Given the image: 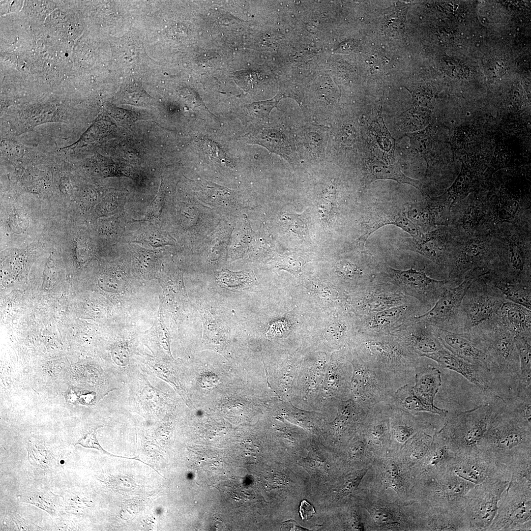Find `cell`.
<instances>
[{
  "label": "cell",
  "instance_id": "52",
  "mask_svg": "<svg viewBox=\"0 0 531 531\" xmlns=\"http://www.w3.org/2000/svg\"><path fill=\"white\" fill-rule=\"evenodd\" d=\"M352 526L353 528L358 531H363L364 528L358 516L354 514L352 518Z\"/></svg>",
  "mask_w": 531,
  "mask_h": 531
},
{
  "label": "cell",
  "instance_id": "30",
  "mask_svg": "<svg viewBox=\"0 0 531 531\" xmlns=\"http://www.w3.org/2000/svg\"><path fill=\"white\" fill-rule=\"evenodd\" d=\"M201 317L204 327L203 347L219 353L223 352L226 348L227 342L223 326L206 310L201 311Z\"/></svg>",
  "mask_w": 531,
  "mask_h": 531
},
{
  "label": "cell",
  "instance_id": "25",
  "mask_svg": "<svg viewBox=\"0 0 531 531\" xmlns=\"http://www.w3.org/2000/svg\"><path fill=\"white\" fill-rule=\"evenodd\" d=\"M249 140L250 143L261 145L289 162L292 163L295 159L296 154L291 142L278 129L265 128L252 134Z\"/></svg>",
  "mask_w": 531,
  "mask_h": 531
},
{
  "label": "cell",
  "instance_id": "11",
  "mask_svg": "<svg viewBox=\"0 0 531 531\" xmlns=\"http://www.w3.org/2000/svg\"><path fill=\"white\" fill-rule=\"evenodd\" d=\"M449 471L475 485L488 481L511 480L508 467L500 465L478 448L455 455Z\"/></svg>",
  "mask_w": 531,
  "mask_h": 531
},
{
  "label": "cell",
  "instance_id": "49",
  "mask_svg": "<svg viewBox=\"0 0 531 531\" xmlns=\"http://www.w3.org/2000/svg\"><path fill=\"white\" fill-rule=\"evenodd\" d=\"M299 512L303 520H308L315 514L314 507L305 500L300 503Z\"/></svg>",
  "mask_w": 531,
  "mask_h": 531
},
{
  "label": "cell",
  "instance_id": "10",
  "mask_svg": "<svg viewBox=\"0 0 531 531\" xmlns=\"http://www.w3.org/2000/svg\"><path fill=\"white\" fill-rule=\"evenodd\" d=\"M475 485L449 471L424 478L420 484V497L424 506L426 507L436 506L463 507L465 496Z\"/></svg>",
  "mask_w": 531,
  "mask_h": 531
},
{
  "label": "cell",
  "instance_id": "31",
  "mask_svg": "<svg viewBox=\"0 0 531 531\" xmlns=\"http://www.w3.org/2000/svg\"><path fill=\"white\" fill-rule=\"evenodd\" d=\"M378 179H393L400 182L408 183L418 189L420 188L418 180L408 177L398 169L382 164H370L367 168L365 177V185Z\"/></svg>",
  "mask_w": 531,
  "mask_h": 531
},
{
  "label": "cell",
  "instance_id": "8",
  "mask_svg": "<svg viewBox=\"0 0 531 531\" xmlns=\"http://www.w3.org/2000/svg\"><path fill=\"white\" fill-rule=\"evenodd\" d=\"M509 481H488L475 485L465 497L464 516L470 531H487L498 511V503Z\"/></svg>",
  "mask_w": 531,
  "mask_h": 531
},
{
  "label": "cell",
  "instance_id": "51",
  "mask_svg": "<svg viewBox=\"0 0 531 531\" xmlns=\"http://www.w3.org/2000/svg\"><path fill=\"white\" fill-rule=\"evenodd\" d=\"M365 448V442L363 440H357L351 446L349 450L350 455L355 457L362 453Z\"/></svg>",
  "mask_w": 531,
  "mask_h": 531
},
{
  "label": "cell",
  "instance_id": "22",
  "mask_svg": "<svg viewBox=\"0 0 531 531\" xmlns=\"http://www.w3.org/2000/svg\"><path fill=\"white\" fill-rule=\"evenodd\" d=\"M419 471L424 478L434 476L449 471L455 454L439 433H435Z\"/></svg>",
  "mask_w": 531,
  "mask_h": 531
},
{
  "label": "cell",
  "instance_id": "46",
  "mask_svg": "<svg viewBox=\"0 0 531 531\" xmlns=\"http://www.w3.org/2000/svg\"><path fill=\"white\" fill-rule=\"evenodd\" d=\"M161 202L160 197H157L153 200L148 207L144 220H148L160 214L162 206Z\"/></svg>",
  "mask_w": 531,
  "mask_h": 531
},
{
  "label": "cell",
  "instance_id": "7",
  "mask_svg": "<svg viewBox=\"0 0 531 531\" xmlns=\"http://www.w3.org/2000/svg\"><path fill=\"white\" fill-rule=\"evenodd\" d=\"M471 330L485 346L501 371L518 377L520 362L515 336L496 315Z\"/></svg>",
  "mask_w": 531,
  "mask_h": 531
},
{
  "label": "cell",
  "instance_id": "38",
  "mask_svg": "<svg viewBox=\"0 0 531 531\" xmlns=\"http://www.w3.org/2000/svg\"><path fill=\"white\" fill-rule=\"evenodd\" d=\"M482 209L477 203L470 206L465 212L463 218V223L466 229H470L477 225L482 216Z\"/></svg>",
  "mask_w": 531,
  "mask_h": 531
},
{
  "label": "cell",
  "instance_id": "50",
  "mask_svg": "<svg viewBox=\"0 0 531 531\" xmlns=\"http://www.w3.org/2000/svg\"><path fill=\"white\" fill-rule=\"evenodd\" d=\"M374 518L382 524H390V521L393 522L391 515L383 508H378L373 513Z\"/></svg>",
  "mask_w": 531,
  "mask_h": 531
},
{
  "label": "cell",
  "instance_id": "23",
  "mask_svg": "<svg viewBox=\"0 0 531 531\" xmlns=\"http://www.w3.org/2000/svg\"><path fill=\"white\" fill-rule=\"evenodd\" d=\"M389 407L391 440L398 443L404 442L413 435L428 427V423L413 413L389 405Z\"/></svg>",
  "mask_w": 531,
  "mask_h": 531
},
{
  "label": "cell",
  "instance_id": "13",
  "mask_svg": "<svg viewBox=\"0 0 531 531\" xmlns=\"http://www.w3.org/2000/svg\"><path fill=\"white\" fill-rule=\"evenodd\" d=\"M395 225L409 234L413 238L422 233L407 217L406 207L393 203H374L369 208L362 224V234L352 244L354 249L363 251L368 237L379 228L386 225Z\"/></svg>",
  "mask_w": 531,
  "mask_h": 531
},
{
  "label": "cell",
  "instance_id": "32",
  "mask_svg": "<svg viewBox=\"0 0 531 531\" xmlns=\"http://www.w3.org/2000/svg\"><path fill=\"white\" fill-rule=\"evenodd\" d=\"M510 481L531 482V447L518 450L512 456L509 464Z\"/></svg>",
  "mask_w": 531,
  "mask_h": 531
},
{
  "label": "cell",
  "instance_id": "41",
  "mask_svg": "<svg viewBox=\"0 0 531 531\" xmlns=\"http://www.w3.org/2000/svg\"><path fill=\"white\" fill-rule=\"evenodd\" d=\"M386 482L395 490H399L403 486L402 480L398 467L395 464L388 466L385 472Z\"/></svg>",
  "mask_w": 531,
  "mask_h": 531
},
{
  "label": "cell",
  "instance_id": "17",
  "mask_svg": "<svg viewBox=\"0 0 531 531\" xmlns=\"http://www.w3.org/2000/svg\"><path fill=\"white\" fill-rule=\"evenodd\" d=\"M446 236L442 230L422 233L417 238L405 240L403 248L415 252L449 272L453 263V252L448 247Z\"/></svg>",
  "mask_w": 531,
  "mask_h": 531
},
{
  "label": "cell",
  "instance_id": "1",
  "mask_svg": "<svg viewBox=\"0 0 531 531\" xmlns=\"http://www.w3.org/2000/svg\"><path fill=\"white\" fill-rule=\"evenodd\" d=\"M353 345L363 361L393 384L395 380L415 373L422 358L392 333L359 332Z\"/></svg>",
  "mask_w": 531,
  "mask_h": 531
},
{
  "label": "cell",
  "instance_id": "40",
  "mask_svg": "<svg viewBox=\"0 0 531 531\" xmlns=\"http://www.w3.org/2000/svg\"><path fill=\"white\" fill-rule=\"evenodd\" d=\"M112 358L119 366L124 367L129 363V354L128 349L122 345H117L111 351Z\"/></svg>",
  "mask_w": 531,
  "mask_h": 531
},
{
  "label": "cell",
  "instance_id": "54",
  "mask_svg": "<svg viewBox=\"0 0 531 531\" xmlns=\"http://www.w3.org/2000/svg\"><path fill=\"white\" fill-rule=\"evenodd\" d=\"M95 397V395L93 392L88 393L84 396V400L86 403L90 404L94 401Z\"/></svg>",
  "mask_w": 531,
  "mask_h": 531
},
{
  "label": "cell",
  "instance_id": "53",
  "mask_svg": "<svg viewBox=\"0 0 531 531\" xmlns=\"http://www.w3.org/2000/svg\"><path fill=\"white\" fill-rule=\"evenodd\" d=\"M286 524V526L288 527L287 528L292 531H306L305 529L298 526L296 524L295 521H288L287 522H285Z\"/></svg>",
  "mask_w": 531,
  "mask_h": 531
},
{
  "label": "cell",
  "instance_id": "21",
  "mask_svg": "<svg viewBox=\"0 0 531 531\" xmlns=\"http://www.w3.org/2000/svg\"><path fill=\"white\" fill-rule=\"evenodd\" d=\"M421 357L429 358L442 367L457 372L483 391L489 388L481 371L484 368L463 360L445 348Z\"/></svg>",
  "mask_w": 531,
  "mask_h": 531
},
{
  "label": "cell",
  "instance_id": "39",
  "mask_svg": "<svg viewBox=\"0 0 531 531\" xmlns=\"http://www.w3.org/2000/svg\"><path fill=\"white\" fill-rule=\"evenodd\" d=\"M139 266L143 274L150 273L156 265V259L153 253L145 249L138 252Z\"/></svg>",
  "mask_w": 531,
  "mask_h": 531
},
{
  "label": "cell",
  "instance_id": "28",
  "mask_svg": "<svg viewBox=\"0 0 531 531\" xmlns=\"http://www.w3.org/2000/svg\"><path fill=\"white\" fill-rule=\"evenodd\" d=\"M520 370L518 376V390L522 399L531 397V337L516 336Z\"/></svg>",
  "mask_w": 531,
  "mask_h": 531
},
{
  "label": "cell",
  "instance_id": "37",
  "mask_svg": "<svg viewBox=\"0 0 531 531\" xmlns=\"http://www.w3.org/2000/svg\"><path fill=\"white\" fill-rule=\"evenodd\" d=\"M140 236L133 242L148 244L153 247L162 246L171 243L168 238L156 230H142Z\"/></svg>",
  "mask_w": 531,
  "mask_h": 531
},
{
  "label": "cell",
  "instance_id": "5",
  "mask_svg": "<svg viewBox=\"0 0 531 531\" xmlns=\"http://www.w3.org/2000/svg\"><path fill=\"white\" fill-rule=\"evenodd\" d=\"M377 269L376 279L392 284L406 296L417 300L427 311L447 288L451 287L447 278H432L427 274L424 268L396 269L385 262L379 261Z\"/></svg>",
  "mask_w": 531,
  "mask_h": 531
},
{
  "label": "cell",
  "instance_id": "43",
  "mask_svg": "<svg viewBox=\"0 0 531 531\" xmlns=\"http://www.w3.org/2000/svg\"><path fill=\"white\" fill-rule=\"evenodd\" d=\"M110 277H107L103 284L104 287L108 289V291L112 292H119L123 289L124 287V278L121 272L115 273L111 274Z\"/></svg>",
  "mask_w": 531,
  "mask_h": 531
},
{
  "label": "cell",
  "instance_id": "34",
  "mask_svg": "<svg viewBox=\"0 0 531 531\" xmlns=\"http://www.w3.org/2000/svg\"><path fill=\"white\" fill-rule=\"evenodd\" d=\"M152 368L155 374L159 378L171 384L180 395L185 403L189 406V403H190V399L185 389L170 371L165 366L159 364L153 365Z\"/></svg>",
  "mask_w": 531,
  "mask_h": 531
},
{
  "label": "cell",
  "instance_id": "12",
  "mask_svg": "<svg viewBox=\"0 0 531 531\" xmlns=\"http://www.w3.org/2000/svg\"><path fill=\"white\" fill-rule=\"evenodd\" d=\"M507 300L483 275L468 289L461 306L472 329L496 315Z\"/></svg>",
  "mask_w": 531,
  "mask_h": 531
},
{
  "label": "cell",
  "instance_id": "15",
  "mask_svg": "<svg viewBox=\"0 0 531 531\" xmlns=\"http://www.w3.org/2000/svg\"><path fill=\"white\" fill-rule=\"evenodd\" d=\"M426 309L416 299L373 314L359 320V332L391 333L414 320Z\"/></svg>",
  "mask_w": 531,
  "mask_h": 531
},
{
  "label": "cell",
  "instance_id": "35",
  "mask_svg": "<svg viewBox=\"0 0 531 531\" xmlns=\"http://www.w3.org/2000/svg\"><path fill=\"white\" fill-rule=\"evenodd\" d=\"M280 99V98H276L271 100L252 104L249 107L250 115L256 120L268 122V116L271 110L277 106Z\"/></svg>",
  "mask_w": 531,
  "mask_h": 531
},
{
  "label": "cell",
  "instance_id": "6",
  "mask_svg": "<svg viewBox=\"0 0 531 531\" xmlns=\"http://www.w3.org/2000/svg\"><path fill=\"white\" fill-rule=\"evenodd\" d=\"M500 502L497 514L487 531L531 530V482L510 481Z\"/></svg>",
  "mask_w": 531,
  "mask_h": 531
},
{
  "label": "cell",
  "instance_id": "33",
  "mask_svg": "<svg viewBox=\"0 0 531 531\" xmlns=\"http://www.w3.org/2000/svg\"><path fill=\"white\" fill-rule=\"evenodd\" d=\"M255 280L252 273L246 271L234 272L227 269L221 271L217 277V282L220 286L236 290L249 287L255 282Z\"/></svg>",
  "mask_w": 531,
  "mask_h": 531
},
{
  "label": "cell",
  "instance_id": "44",
  "mask_svg": "<svg viewBox=\"0 0 531 531\" xmlns=\"http://www.w3.org/2000/svg\"><path fill=\"white\" fill-rule=\"evenodd\" d=\"M305 138L306 144H307L309 148V149L313 151V147H315L318 149V148L321 150L323 148L324 141L323 137L318 132H310Z\"/></svg>",
  "mask_w": 531,
  "mask_h": 531
},
{
  "label": "cell",
  "instance_id": "9",
  "mask_svg": "<svg viewBox=\"0 0 531 531\" xmlns=\"http://www.w3.org/2000/svg\"><path fill=\"white\" fill-rule=\"evenodd\" d=\"M354 354L351 391L355 403L367 412L378 403L389 399L397 388Z\"/></svg>",
  "mask_w": 531,
  "mask_h": 531
},
{
  "label": "cell",
  "instance_id": "26",
  "mask_svg": "<svg viewBox=\"0 0 531 531\" xmlns=\"http://www.w3.org/2000/svg\"><path fill=\"white\" fill-rule=\"evenodd\" d=\"M420 363L415 370L413 392L424 403L434 405V398L441 385V373L430 365L422 368Z\"/></svg>",
  "mask_w": 531,
  "mask_h": 531
},
{
  "label": "cell",
  "instance_id": "14",
  "mask_svg": "<svg viewBox=\"0 0 531 531\" xmlns=\"http://www.w3.org/2000/svg\"><path fill=\"white\" fill-rule=\"evenodd\" d=\"M353 295L351 307L358 320L413 299L404 295L392 284L377 279Z\"/></svg>",
  "mask_w": 531,
  "mask_h": 531
},
{
  "label": "cell",
  "instance_id": "45",
  "mask_svg": "<svg viewBox=\"0 0 531 531\" xmlns=\"http://www.w3.org/2000/svg\"><path fill=\"white\" fill-rule=\"evenodd\" d=\"M302 265V263L297 259L287 258L279 264V266L292 273H297L300 271Z\"/></svg>",
  "mask_w": 531,
  "mask_h": 531
},
{
  "label": "cell",
  "instance_id": "20",
  "mask_svg": "<svg viewBox=\"0 0 531 531\" xmlns=\"http://www.w3.org/2000/svg\"><path fill=\"white\" fill-rule=\"evenodd\" d=\"M424 508L423 526L426 530L470 531L462 507L436 506Z\"/></svg>",
  "mask_w": 531,
  "mask_h": 531
},
{
  "label": "cell",
  "instance_id": "29",
  "mask_svg": "<svg viewBox=\"0 0 531 531\" xmlns=\"http://www.w3.org/2000/svg\"><path fill=\"white\" fill-rule=\"evenodd\" d=\"M484 277L497 288L505 298L531 310V285L502 281L489 272Z\"/></svg>",
  "mask_w": 531,
  "mask_h": 531
},
{
  "label": "cell",
  "instance_id": "19",
  "mask_svg": "<svg viewBox=\"0 0 531 531\" xmlns=\"http://www.w3.org/2000/svg\"><path fill=\"white\" fill-rule=\"evenodd\" d=\"M389 407L386 401L369 409L362 424L363 438L373 447H383L391 442Z\"/></svg>",
  "mask_w": 531,
  "mask_h": 531
},
{
  "label": "cell",
  "instance_id": "3",
  "mask_svg": "<svg viewBox=\"0 0 531 531\" xmlns=\"http://www.w3.org/2000/svg\"><path fill=\"white\" fill-rule=\"evenodd\" d=\"M497 411V407L489 403L470 410L447 414L439 432L455 455L470 451L478 448Z\"/></svg>",
  "mask_w": 531,
  "mask_h": 531
},
{
  "label": "cell",
  "instance_id": "2",
  "mask_svg": "<svg viewBox=\"0 0 531 531\" xmlns=\"http://www.w3.org/2000/svg\"><path fill=\"white\" fill-rule=\"evenodd\" d=\"M526 447H531V423L515 411L503 408L493 416L478 446L498 464L508 467L513 454Z\"/></svg>",
  "mask_w": 531,
  "mask_h": 531
},
{
  "label": "cell",
  "instance_id": "36",
  "mask_svg": "<svg viewBox=\"0 0 531 531\" xmlns=\"http://www.w3.org/2000/svg\"><path fill=\"white\" fill-rule=\"evenodd\" d=\"M496 216L499 221L506 222L513 218L519 207V203L511 198L504 199L498 203Z\"/></svg>",
  "mask_w": 531,
  "mask_h": 531
},
{
  "label": "cell",
  "instance_id": "47",
  "mask_svg": "<svg viewBox=\"0 0 531 531\" xmlns=\"http://www.w3.org/2000/svg\"><path fill=\"white\" fill-rule=\"evenodd\" d=\"M77 444L85 447H93L99 448V445L94 432H88L85 434L77 442Z\"/></svg>",
  "mask_w": 531,
  "mask_h": 531
},
{
  "label": "cell",
  "instance_id": "27",
  "mask_svg": "<svg viewBox=\"0 0 531 531\" xmlns=\"http://www.w3.org/2000/svg\"><path fill=\"white\" fill-rule=\"evenodd\" d=\"M412 383L406 384L398 388L393 395L386 401L391 407L413 413L426 412L446 416L448 412L435 405H429L423 402L414 393Z\"/></svg>",
  "mask_w": 531,
  "mask_h": 531
},
{
  "label": "cell",
  "instance_id": "24",
  "mask_svg": "<svg viewBox=\"0 0 531 531\" xmlns=\"http://www.w3.org/2000/svg\"><path fill=\"white\" fill-rule=\"evenodd\" d=\"M496 315L514 336L531 337V310L507 300Z\"/></svg>",
  "mask_w": 531,
  "mask_h": 531
},
{
  "label": "cell",
  "instance_id": "18",
  "mask_svg": "<svg viewBox=\"0 0 531 531\" xmlns=\"http://www.w3.org/2000/svg\"><path fill=\"white\" fill-rule=\"evenodd\" d=\"M399 338L411 352L421 357L443 348L437 327L414 319L391 333Z\"/></svg>",
  "mask_w": 531,
  "mask_h": 531
},
{
  "label": "cell",
  "instance_id": "48",
  "mask_svg": "<svg viewBox=\"0 0 531 531\" xmlns=\"http://www.w3.org/2000/svg\"><path fill=\"white\" fill-rule=\"evenodd\" d=\"M159 341L164 350L167 351L171 355L170 348V337L169 333L163 324L161 323L159 327Z\"/></svg>",
  "mask_w": 531,
  "mask_h": 531
},
{
  "label": "cell",
  "instance_id": "42",
  "mask_svg": "<svg viewBox=\"0 0 531 531\" xmlns=\"http://www.w3.org/2000/svg\"><path fill=\"white\" fill-rule=\"evenodd\" d=\"M368 469L360 470L351 475L345 483L341 490V494L346 495L356 489L360 483L362 478L365 475Z\"/></svg>",
  "mask_w": 531,
  "mask_h": 531
},
{
  "label": "cell",
  "instance_id": "16",
  "mask_svg": "<svg viewBox=\"0 0 531 531\" xmlns=\"http://www.w3.org/2000/svg\"><path fill=\"white\" fill-rule=\"evenodd\" d=\"M438 339L444 348L455 355L486 370L495 362L485 346L472 332H453L437 327Z\"/></svg>",
  "mask_w": 531,
  "mask_h": 531
},
{
  "label": "cell",
  "instance_id": "4",
  "mask_svg": "<svg viewBox=\"0 0 531 531\" xmlns=\"http://www.w3.org/2000/svg\"><path fill=\"white\" fill-rule=\"evenodd\" d=\"M488 273V271L481 268L469 271L460 284L447 288L432 308L415 319L429 325L453 332L469 331L471 328L462 308V301L471 284Z\"/></svg>",
  "mask_w": 531,
  "mask_h": 531
}]
</instances>
